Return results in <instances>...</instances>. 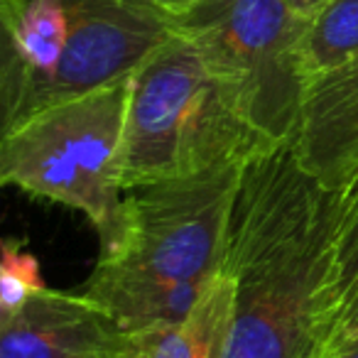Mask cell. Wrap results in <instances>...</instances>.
Segmentation results:
<instances>
[{
  "label": "cell",
  "mask_w": 358,
  "mask_h": 358,
  "mask_svg": "<svg viewBox=\"0 0 358 358\" xmlns=\"http://www.w3.org/2000/svg\"><path fill=\"white\" fill-rule=\"evenodd\" d=\"M338 204L289 140L243 164L224 265L234 280L224 358L309 356L331 297Z\"/></svg>",
  "instance_id": "1"
},
{
  "label": "cell",
  "mask_w": 358,
  "mask_h": 358,
  "mask_svg": "<svg viewBox=\"0 0 358 358\" xmlns=\"http://www.w3.org/2000/svg\"><path fill=\"white\" fill-rule=\"evenodd\" d=\"M3 130L133 76L174 35L145 0H0Z\"/></svg>",
  "instance_id": "2"
},
{
  "label": "cell",
  "mask_w": 358,
  "mask_h": 358,
  "mask_svg": "<svg viewBox=\"0 0 358 358\" xmlns=\"http://www.w3.org/2000/svg\"><path fill=\"white\" fill-rule=\"evenodd\" d=\"M177 30L130 76L123 187L189 177L273 148Z\"/></svg>",
  "instance_id": "3"
},
{
  "label": "cell",
  "mask_w": 358,
  "mask_h": 358,
  "mask_svg": "<svg viewBox=\"0 0 358 358\" xmlns=\"http://www.w3.org/2000/svg\"><path fill=\"white\" fill-rule=\"evenodd\" d=\"M130 76L27 115L0 140V179L84 214L103 253L123 224V140Z\"/></svg>",
  "instance_id": "4"
},
{
  "label": "cell",
  "mask_w": 358,
  "mask_h": 358,
  "mask_svg": "<svg viewBox=\"0 0 358 358\" xmlns=\"http://www.w3.org/2000/svg\"><path fill=\"white\" fill-rule=\"evenodd\" d=\"M309 17L287 0H199L174 17L238 113L273 143L292 140L309 76Z\"/></svg>",
  "instance_id": "5"
},
{
  "label": "cell",
  "mask_w": 358,
  "mask_h": 358,
  "mask_svg": "<svg viewBox=\"0 0 358 358\" xmlns=\"http://www.w3.org/2000/svg\"><path fill=\"white\" fill-rule=\"evenodd\" d=\"M245 162L128 189L120 236L94 273L155 285L211 282L226 265Z\"/></svg>",
  "instance_id": "6"
},
{
  "label": "cell",
  "mask_w": 358,
  "mask_h": 358,
  "mask_svg": "<svg viewBox=\"0 0 358 358\" xmlns=\"http://www.w3.org/2000/svg\"><path fill=\"white\" fill-rule=\"evenodd\" d=\"M123 334L84 292L47 287L0 317V358H115Z\"/></svg>",
  "instance_id": "7"
},
{
  "label": "cell",
  "mask_w": 358,
  "mask_h": 358,
  "mask_svg": "<svg viewBox=\"0 0 358 358\" xmlns=\"http://www.w3.org/2000/svg\"><path fill=\"white\" fill-rule=\"evenodd\" d=\"M289 145L331 189L358 177V57L309 81Z\"/></svg>",
  "instance_id": "8"
},
{
  "label": "cell",
  "mask_w": 358,
  "mask_h": 358,
  "mask_svg": "<svg viewBox=\"0 0 358 358\" xmlns=\"http://www.w3.org/2000/svg\"><path fill=\"white\" fill-rule=\"evenodd\" d=\"M234 324V280L221 270L179 322L125 331L115 358H224Z\"/></svg>",
  "instance_id": "9"
},
{
  "label": "cell",
  "mask_w": 358,
  "mask_h": 358,
  "mask_svg": "<svg viewBox=\"0 0 358 358\" xmlns=\"http://www.w3.org/2000/svg\"><path fill=\"white\" fill-rule=\"evenodd\" d=\"M338 194L331 297L307 358H358V182H348Z\"/></svg>",
  "instance_id": "10"
},
{
  "label": "cell",
  "mask_w": 358,
  "mask_h": 358,
  "mask_svg": "<svg viewBox=\"0 0 358 358\" xmlns=\"http://www.w3.org/2000/svg\"><path fill=\"white\" fill-rule=\"evenodd\" d=\"M304 69L309 81L358 57V0H329L304 30Z\"/></svg>",
  "instance_id": "11"
},
{
  "label": "cell",
  "mask_w": 358,
  "mask_h": 358,
  "mask_svg": "<svg viewBox=\"0 0 358 358\" xmlns=\"http://www.w3.org/2000/svg\"><path fill=\"white\" fill-rule=\"evenodd\" d=\"M47 289L40 260L17 241H6L0 253V317L20 309L30 297Z\"/></svg>",
  "instance_id": "12"
},
{
  "label": "cell",
  "mask_w": 358,
  "mask_h": 358,
  "mask_svg": "<svg viewBox=\"0 0 358 358\" xmlns=\"http://www.w3.org/2000/svg\"><path fill=\"white\" fill-rule=\"evenodd\" d=\"M145 3H150L152 8L162 10L164 15H169L174 20V17H179L182 13L189 10V8H194L199 0H145Z\"/></svg>",
  "instance_id": "13"
},
{
  "label": "cell",
  "mask_w": 358,
  "mask_h": 358,
  "mask_svg": "<svg viewBox=\"0 0 358 358\" xmlns=\"http://www.w3.org/2000/svg\"><path fill=\"white\" fill-rule=\"evenodd\" d=\"M287 3L294 8V10H299L302 15L309 17V15H314V13H317L324 3H329V0H287Z\"/></svg>",
  "instance_id": "14"
},
{
  "label": "cell",
  "mask_w": 358,
  "mask_h": 358,
  "mask_svg": "<svg viewBox=\"0 0 358 358\" xmlns=\"http://www.w3.org/2000/svg\"><path fill=\"white\" fill-rule=\"evenodd\" d=\"M353 182H358V177H356V179H353Z\"/></svg>",
  "instance_id": "15"
}]
</instances>
